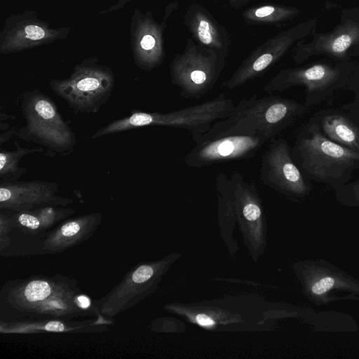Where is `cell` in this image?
I'll return each instance as SVG.
<instances>
[{"label":"cell","mask_w":359,"mask_h":359,"mask_svg":"<svg viewBox=\"0 0 359 359\" xmlns=\"http://www.w3.org/2000/svg\"><path fill=\"white\" fill-rule=\"evenodd\" d=\"M313 117L327 138L359 154V128L341 107L319 111Z\"/></svg>","instance_id":"obj_20"},{"label":"cell","mask_w":359,"mask_h":359,"mask_svg":"<svg viewBox=\"0 0 359 359\" xmlns=\"http://www.w3.org/2000/svg\"><path fill=\"white\" fill-rule=\"evenodd\" d=\"M335 193L343 202L359 204V179L336 189Z\"/></svg>","instance_id":"obj_24"},{"label":"cell","mask_w":359,"mask_h":359,"mask_svg":"<svg viewBox=\"0 0 359 359\" xmlns=\"http://www.w3.org/2000/svg\"><path fill=\"white\" fill-rule=\"evenodd\" d=\"M42 241L18 229L6 212H0V255L16 257L41 255Z\"/></svg>","instance_id":"obj_21"},{"label":"cell","mask_w":359,"mask_h":359,"mask_svg":"<svg viewBox=\"0 0 359 359\" xmlns=\"http://www.w3.org/2000/svg\"><path fill=\"white\" fill-rule=\"evenodd\" d=\"M198 322L203 325H212V322L206 316L203 315H200L197 317Z\"/></svg>","instance_id":"obj_29"},{"label":"cell","mask_w":359,"mask_h":359,"mask_svg":"<svg viewBox=\"0 0 359 359\" xmlns=\"http://www.w3.org/2000/svg\"><path fill=\"white\" fill-rule=\"evenodd\" d=\"M167 262L140 263L130 269L105 296L95 299L101 314L114 319L151 294L157 287Z\"/></svg>","instance_id":"obj_8"},{"label":"cell","mask_w":359,"mask_h":359,"mask_svg":"<svg viewBox=\"0 0 359 359\" xmlns=\"http://www.w3.org/2000/svg\"><path fill=\"white\" fill-rule=\"evenodd\" d=\"M76 210L66 206H47L29 211L6 212L14 226L42 241L48 231L71 217Z\"/></svg>","instance_id":"obj_19"},{"label":"cell","mask_w":359,"mask_h":359,"mask_svg":"<svg viewBox=\"0 0 359 359\" xmlns=\"http://www.w3.org/2000/svg\"><path fill=\"white\" fill-rule=\"evenodd\" d=\"M259 180L269 188L288 196L309 194L312 184L294 161L291 147L283 138H274L262 156Z\"/></svg>","instance_id":"obj_11"},{"label":"cell","mask_w":359,"mask_h":359,"mask_svg":"<svg viewBox=\"0 0 359 359\" xmlns=\"http://www.w3.org/2000/svg\"><path fill=\"white\" fill-rule=\"evenodd\" d=\"M292 158L310 182L337 189L359 169V154L327 138L312 116L298 131Z\"/></svg>","instance_id":"obj_1"},{"label":"cell","mask_w":359,"mask_h":359,"mask_svg":"<svg viewBox=\"0 0 359 359\" xmlns=\"http://www.w3.org/2000/svg\"><path fill=\"white\" fill-rule=\"evenodd\" d=\"M292 12L281 6L265 4L248 8L242 17L248 25H273L287 18Z\"/></svg>","instance_id":"obj_23"},{"label":"cell","mask_w":359,"mask_h":359,"mask_svg":"<svg viewBox=\"0 0 359 359\" xmlns=\"http://www.w3.org/2000/svg\"><path fill=\"white\" fill-rule=\"evenodd\" d=\"M115 86L111 67L88 57L76 65L67 79L49 81L50 88L74 114H95L107 103Z\"/></svg>","instance_id":"obj_5"},{"label":"cell","mask_w":359,"mask_h":359,"mask_svg":"<svg viewBox=\"0 0 359 359\" xmlns=\"http://www.w3.org/2000/svg\"><path fill=\"white\" fill-rule=\"evenodd\" d=\"M352 39L348 34H342L338 36L332 43V50L339 53L346 50L351 44Z\"/></svg>","instance_id":"obj_27"},{"label":"cell","mask_w":359,"mask_h":359,"mask_svg":"<svg viewBox=\"0 0 359 359\" xmlns=\"http://www.w3.org/2000/svg\"><path fill=\"white\" fill-rule=\"evenodd\" d=\"M18 104L25 121V125L15 130L18 139L41 146L48 157L73 153L76 135L51 97L36 88L22 93Z\"/></svg>","instance_id":"obj_3"},{"label":"cell","mask_w":359,"mask_h":359,"mask_svg":"<svg viewBox=\"0 0 359 359\" xmlns=\"http://www.w3.org/2000/svg\"><path fill=\"white\" fill-rule=\"evenodd\" d=\"M341 108L359 128V100L354 98L353 101L344 104Z\"/></svg>","instance_id":"obj_26"},{"label":"cell","mask_w":359,"mask_h":359,"mask_svg":"<svg viewBox=\"0 0 359 359\" xmlns=\"http://www.w3.org/2000/svg\"><path fill=\"white\" fill-rule=\"evenodd\" d=\"M102 221V215L98 212L65 219L42 240L41 255L60 253L86 241Z\"/></svg>","instance_id":"obj_17"},{"label":"cell","mask_w":359,"mask_h":359,"mask_svg":"<svg viewBox=\"0 0 359 359\" xmlns=\"http://www.w3.org/2000/svg\"><path fill=\"white\" fill-rule=\"evenodd\" d=\"M168 19L157 22L151 11L135 8L130 22V39L135 65L144 71L159 67L165 57L164 32Z\"/></svg>","instance_id":"obj_13"},{"label":"cell","mask_w":359,"mask_h":359,"mask_svg":"<svg viewBox=\"0 0 359 359\" xmlns=\"http://www.w3.org/2000/svg\"><path fill=\"white\" fill-rule=\"evenodd\" d=\"M292 41L290 32L269 39L241 62L223 86L234 89L260 76L278 61Z\"/></svg>","instance_id":"obj_16"},{"label":"cell","mask_w":359,"mask_h":359,"mask_svg":"<svg viewBox=\"0 0 359 359\" xmlns=\"http://www.w3.org/2000/svg\"><path fill=\"white\" fill-rule=\"evenodd\" d=\"M13 145L15 149L13 150L1 149L0 182L18 181L27 172V168L20 166V161L26 155L44 152V149L39 145L22 147L16 140Z\"/></svg>","instance_id":"obj_22"},{"label":"cell","mask_w":359,"mask_h":359,"mask_svg":"<svg viewBox=\"0 0 359 359\" xmlns=\"http://www.w3.org/2000/svg\"><path fill=\"white\" fill-rule=\"evenodd\" d=\"M183 23L197 44L226 58L231 43L230 35L204 6L191 4L184 13Z\"/></svg>","instance_id":"obj_18"},{"label":"cell","mask_w":359,"mask_h":359,"mask_svg":"<svg viewBox=\"0 0 359 359\" xmlns=\"http://www.w3.org/2000/svg\"><path fill=\"white\" fill-rule=\"evenodd\" d=\"M78 285V280L60 273L9 280L0 290V320H16L26 311Z\"/></svg>","instance_id":"obj_7"},{"label":"cell","mask_w":359,"mask_h":359,"mask_svg":"<svg viewBox=\"0 0 359 359\" xmlns=\"http://www.w3.org/2000/svg\"><path fill=\"white\" fill-rule=\"evenodd\" d=\"M253 0H242L241 1V7L245 4H247L248 3H249L250 1H252Z\"/></svg>","instance_id":"obj_31"},{"label":"cell","mask_w":359,"mask_h":359,"mask_svg":"<svg viewBox=\"0 0 359 359\" xmlns=\"http://www.w3.org/2000/svg\"><path fill=\"white\" fill-rule=\"evenodd\" d=\"M132 0H119L116 4H114L113 6H110L106 10H104L102 11H100V14H104V13H109L110 12H114L118 10L121 9L126 5L128 3L131 1Z\"/></svg>","instance_id":"obj_28"},{"label":"cell","mask_w":359,"mask_h":359,"mask_svg":"<svg viewBox=\"0 0 359 359\" xmlns=\"http://www.w3.org/2000/svg\"><path fill=\"white\" fill-rule=\"evenodd\" d=\"M224 93L206 102L167 113L132 111L130 116L115 120L100 128L91 139L145 126H164L187 130L196 144L216 122L228 117L235 107Z\"/></svg>","instance_id":"obj_4"},{"label":"cell","mask_w":359,"mask_h":359,"mask_svg":"<svg viewBox=\"0 0 359 359\" xmlns=\"http://www.w3.org/2000/svg\"><path fill=\"white\" fill-rule=\"evenodd\" d=\"M229 5L234 9H238L241 7L242 0H226Z\"/></svg>","instance_id":"obj_30"},{"label":"cell","mask_w":359,"mask_h":359,"mask_svg":"<svg viewBox=\"0 0 359 359\" xmlns=\"http://www.w3.org/2000/svg\"><path fill=\"white\" fill-rule=\"evenodd\" d=\"M58 193L59 187L55 182H0V210L18 212L47 206H67L74 202L72 198Z\"/></svg>","instance_id":"obj_14"},{"label":"cell","mask_w":359,"mask_h":359,"mask_svg":"<svg viewBox=\"0 0 359 359\" xmlns=\"http://www.w3.org/2000/svg\"><path fill=\"white\" fill-rule=\"evenodd\" d=\"M349 74L327 66L315 65L302 69H283L264 86L269 94L282 92L295 86L305 88L304 104L309 109L319 105L337 91L348 86Z\"/></svg>","instance_id":"obj_9"},{"label":"cell","mask_w":359,"mask_h":359,"mask_svg":"<svg viewBox=\"0 0 359 359\" xmlns=\"http://www.w3.org/2000/svg\"><path fill=\"white\" fill-rule=\"evenodd\" d=\"M226 57L187 38L182 53L170 64L171 82L185 99L198 100L212 90L226 63Z\"/></svg>","instance_id":"obj_6"},{"label":"cell","mask_w":359,"mask_h":359,"mask_svg":"<svg viewBox=\"0 0 359 359\" xmlns=\"http://www.w3.org/2000/svg\"><path fill=\"white\" fill-rule=\"evenodd\" d=\"M70 30L65 26L53 27L32 10L11 14L6 18L0 32V53L22 52L64 40Z\"/></svg>","instance_id":"obj_10"},{"label":"cell","mask_w":359,"mask_h":359,"mask_svg":"<svg viewBox=\"0 0 359 359\" xmlns=\"http://www.w3.org/2000/svg\"><path fill=\"white\" fill-rule=\"evenodd\" d=\"M114 320L88 318L82 320L32 319L0 320L1 334L42 333H101L108 331Z\"/></svg>","instance_id":"obj_15"},{"label":"cell","mask_w":359,"mask_h":359,"mask_svg":"<svg viewBox=\"0 0 359 359\" xmlns=\"http://www.w3.org/2000/svg\"><path fill=\"white\" fill-rule=\"evenodd\" d=\"M334 285V279L333 278L325 277L313 285L311 291L315 294H322L327 292Z\"/></svg>","instance_id":"obj_25"},{"label":"cell","mask_w":359,"mask_h":359,"mask_svg":"<svg viewBox=\"0 0 359 359\" xmlns=\"http://www.w3.org/2000/svg\"><path fill=\"white\" fill-rule=\"evenodd\" d=\"M309 109L304 103L276 95L243 99L230 115L215 123L198 143L238 133L263 134L273 140Z\"/></svg>","instance_id":"obj_2"},{"label":"cell","mask_w":359,"mask_h":359,"mask_svg":"<svg viewBox=\"0 0 359 359\" xmlns=\"http://www.w3.org/2000/svg\"><path fill=\"white\" fill-rule=\"evenodd\" d=\"M272 139L263 134H231L217 137L196 146L184 156L189 167L202 168L215 163L249 158Z\"/></svg>","instance_id":"obj_12"}]
</instances>
